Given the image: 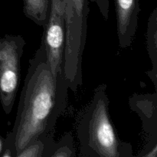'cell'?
<instances>
[{
	"label": "cell",
	"instance_id": "6da1fadb",
	"mask_svg": "<svg viewBox=\"0 0 157 157\" xmlns=\"http://www.w3.org/2000/svg\"><path fill=\"white\" fill-rule=\"evenodd\" d=\"M67 89L64 76L58 80L54 77L41 42L29 61L13 128L4 139L1 157H17L31 142L54 133L66 107Z\"/></svg>",
	"mask_w": 157,
	"mask_h": 157
},
{
	"label": "cell",
	"instance_id": "7a4b0ae2",
	"mask_svg": "<svg viewBox=\"0 0 157 157\" xmlns=\"http://www.w3.org/2000/svg\"><path fill=\"white\" fill-rule=\"evenodd\" d=\"M107 85L95 88L93 98L81 112L77 136L81 157H132L133 147L119 139L110 118Z\"/></svg>",
	"mask_w": 157,
	"mask_h": 157
},
{
	"label": "cell",
	"instance_id": "3957f363",
	"mask_svg": "<svg viewBox=\"0 0 157 157\" xmlns=\"http://www.w3.org/2000/svg\"><path fill=\"white\" fill-rule=\"evenodd\" d=\"M25 41L19 35L0 38V102L6 114L13 108L20 80V62Z\"/></svg>",
	"mask_w": 157,
	"mask_h": 157
},
{
	"label": "cell",
	"instance_id": "277c9868",
	"mask_svg": "<svg viewBox=\"0 0 157 157\" xmlns=\"http://www.w3.org/2000/svg\"><path fill=\"white\" fill-rule=\"evenodd\" d=\"M88 0H64L66 41L63 64L65 68L76 70L82 66L87 38Z\"/></svg>",
	"mask_w": 157,
	"mask_h": 157
},
{
	"label": "cell",
	"instance_id": "5b68a950",
	"mask_svg": "<svg viewBox=\"0 0 157 157\" xmlns=\"http://www.w3.org/2000/svg\"><path fill=\"white\" fill-rule=\"evenodd\" d=\"M43 29L41 42L44 45L52 74L58 80L60 77L64 76L63 71L66 41L64 0H50L48 17Z\"/></svg>",
	"mask_w": 157,
	"mask_h": 157
},
{
	"label": "cell",
	"instance_id": "8992f818",
	"mask_svg": "<svg viewBox=\"0 0 157 157\" xmlns=\"http://www.w3.org/2000/svg\"><path fill=\"white\" fill-rule=\"evenodd\" d=\"M130 109L136 112L142 121L143 128L148 136L147 144L143 153L138 155L142 157L157 156V95L154 94H134L129 100Z\"/></svg>",
	"mask_w": 157,
	"mask_h": 157
},
{
	"label": "cell",
	"instance_id": "52a82bcc",
	"mask_svg": "<svg viewBox=\"0 0 157 157\" xmlns=\"http://www.w3.org/2000/svg\"><path fill=\"white\" fill-rule=\"evenodd\" d=\"M120 47H130L134 39L140 12V0H114Z\"/></svg>",
	"mask_w": 157,
	"mask_h": 157
},
{
	"label": "cell",
	"instance_id": "ba28073f",
	"mask_svg": "<svg viewBox=\"0 0 157 157\" xmlns=\"http://www.w3.org/2000/svg\"><path fill=\"white\" fill-rule=\"evenodd\" d=\"M147 48L152 63V69L147 72L155 87L157 84V9H155L150 15L147 24Z\"/></svg>",
	"mask_w": 157,
	"mask_h": 157
},
{
	"label": "cell",
	"instance_id": "9c48e42d",
	"mask_svg": "<svg viewBox=\"0 0 157 157\" xmlns=\"http://www.w3.org/2000/svg\"><path fill=\"white\" fill-rule=\"evenodd\" d=\"M23 12L28 18L44 28L50 9V0H22Z\"/></svg>",
	"mask_w": 157,
	"mask_h": 157
},
{
	"label": "cell",
	"instance_id": "30bf717a",
	"mask_svg": "<svg viewBox=\"0 0 157 157\" xmlns=\"http://www.w3.org/2000/svg\"><path fill=\"white\" fill-rule=\"evenodd\" d=\"M75 141L71 133H67L58 142H52L44 157H75Z\"/></svg>",
	"mask_w": 157,
	"mask_h": 157
},
{
	"label": "cell",
	"instance_id": "8fae6325",
	"mask_svg": "<svg viewBox=\"0 0 157 157\" xmlns=\"http://www.w3.org/2000/svg\"><path fill=\"white\" fill-rule=\"evenodd\" d=\"M54 140V133L40 136L28 144L17 157H44L48 149Z\"/></svg>",
	"mask_w": 157,
	"mask_h": 157
},
{
	"label": "cell",
	"instance_id": "7c38bea8",
	"mask_svg": "<svg viewBox=\"0 0 157 157\" xmlns=\"http://www.w3.org/2000/svg\"><path fill=\"white\" fill-rule=\"evenodd\" d=\"M88 1L94 3V5L98 6L100 12L102 15V16L104 17V19H108L109 7H110L109 0H88Z\"/></svg>",
	"mask_w": 157,
	"mask_h": 157
},
{
	"label": "cell",
	"instance_id": "4fadbf2b",
	"mask_svg": "<svg viewBox=\"0 0 157 157\" xmlns=\"http://www.w3.org/2000/svg\"><path fill=\"white\" fill-rule=\"evenodd\" d=\"M3 147H4V140L0 136V156H1L2 153Z\"/></svg>",
	"mask_w": 157,
	"mask_h": 157
}]
</instances>
